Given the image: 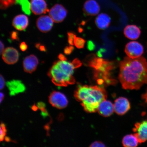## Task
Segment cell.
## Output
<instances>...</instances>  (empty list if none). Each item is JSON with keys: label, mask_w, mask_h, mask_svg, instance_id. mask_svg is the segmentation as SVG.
I'll return each instance as SVG.
<instances>
[{"label": "cell", "mask_w": 147, "mask_h": 147, "mask_svg": "<svg viewBox=\"0 0 147 147\" xmlns=\"http://www.w3.org/2000/svg\"><path fill=\"white\" fill-rule=\"evenodd\" d=\"M114 111L113 104L110 101L105 100L100 103L97 111L102 116L108 117L111 115Z\"/></svg>", "instance_id": "14"}, {"label": "cell", "mask_w": 147, "mask_h": 147, "mask_svg": "<svg viewBox=\"0 0 147 147\" xmlns=\"http://www.w3.org/2000/svg\"><path fill=\"white\" fill-rule=\"evenodd\" d=\"M5 84V79L4 78H3V77L1 75V77H0V84H1V85H0V88H1V90L4 88Z\"/></svg>", "instance_id": "30"}, {"label": "cell", "mask_w": 147, "mask_h": 147, "mask_svg": "<svg viewBox=\"0 0 147 147\" xmlns=\"http://www.w3.org/2000/svg\"><path fill=\"white\" fill-rule=\"evenodd\" d=\"M74 49V47L72 46L66 47L64 49V53L66 55H70Z\"/></svg>", "instance_id": "25"}, {"label": "cell", "mask_w": 147, "mask_h": 147, "mask_svg": "<svg viewBox=\"0 0 147 147\" xmlns=\"http://www.w3.org/2000/svg\"><path fill=\"white\" fill-rule=\"evenodd\" d=\"M38 64L37 58L34 55L26 57L23 62L24 70L26 72L31 73L36 70Z\"/></svg>", "instance_id": "13"}, {"label": "cell", "mask_w": 147, "mask_h": 147, "mask_svg": "<svg viewBox=\"0 0 147 147\" xmlns=\"http://www.w3.org/2000/svg\"><path fill=\"white\" fill-rule=\"evenodd\" d=\"M72 62L74 64L76 68L80 67L82 65L81 62L77 58L75 59Z\"/></svg>", "instance_id": "29"}, {"label": "cell", "mask_w": 147, "mask_h": 147, "mask_svg": "<svg viewBox=\"0 0 147 147\" xmlns=\"http://www.w3.org/2000/svg\"><path fill=\"white\" fill-rule=\"evenodd\" d=\"M4 95L3 93L1 92V94H0V98H1V102L3 100V98H4Z\"/></svg>", "instance_id": "36"}, {"label": "cell", "mask_w": 147, "mask_h": 147, "mask_svg": "<svg viewBox=\"0 0 147 147\" xmlns=\"http://www.w3.org/2000/svg\"><path fill=\"white\" fill-rule=\"evenodd\" d=\"M53 21L50 16H40L36 21V26L39 30L43 33L50 31L53 26Z\"/></svg>", "instance_id": "9"}, {"label": "cell", "mask_w": 147, "mask_h": 147, "mask_svg": "<svg viewBox=\"0 0 147 147\" xmlns=\"http://www.w3.org/2000/svg\"><path fill=\"white\" fill-rule=\"evenodd\" d=\"M6 129L5 125L1 123V135H0V140L1 141H3L4 140L5 135H6Z\"/></svg>", "instance_id": "24"}, {"label": "cell", "mask_w": 147, "mask_h": 147, "mask_svg": "<svg viewBox=\"0 0 147 147\" xmlns=\"http://www.w3.org/2000/svg\"><path fill=\"white\" fill-rule=\"evenodd\" d=\"M123 88L138 90L147 83V61L143 57H126L120 63L119 77Z\"/></svg>", "instance_id": "1"}, {"label": "cell", "mask_w": 147, "mask_h": 147, "mask_svg": "<svg viewBox=\"0 0 147 147\" xmlns=\"http://www.w3.org/2000/svg\"><path fill=\"white\" fill-rule=\"evenodd\" d=\"M69 45L73 46L74 45V42L76 35L74 33L70 32L67 33Z\"/></svg>", "instance_id": "23"}, {"label": "cell", "mask_w": 147, "mask_h": 147, "mask_svg": "<svg viewBox=\"0 0 147 147\" xmlns=\"http://www.w3.org/2000/svg\"><path fill=\"white\" fill-rule=\"evenodd\" d=\"M76 68L73 62L60 60L54 62L48 75L56 85L65 87L75 83V79L73 75Z\"/></svg>", "instance_id": "3"}, {"label": "cell", "mask_w": 147, "mask_h": 147, "mask_svg": "<svg viewBox=\"0 0 147 147\" xmlns=\"http://www.w3.org/2000/svg\"><path fill=\"white\" fill-rule=\"evenodd\" d=\"M83 10L86 16H95L100 12V7L95 0H87L84 3Z\"/></svg>", "instance_id": "11"}, {"label": "cell", "mask_w": 147, "mask_h": 147, "mask_svg": "<svg viewBox=\"0 0 147 147\" xmlns=\"http://www.w3.org/2000/svg\"><path fill=\"white\" fill-rule=\"evenodd\" d=\"M74 96L82 102L85 111L93 113L97 111L100 103L106 100L107 94L104 88L99 86L79 85Z\"/></svg>", "instance_id": "2"}, {"label": "cell", "mask_w": 147, "mask_h": 147, "mask_svg": "<svg viewBox=\"0 0 147 147\" xmlns=\"http://www.w3.org/2000/svg\"><path fill=\"white\" fill-rule=\"evenodd\" d=\"M125 51L129 57L135 59L141 56L144 52V49L138 42L132 41L127 44Z\"/></svg>", "instance_id": "4"}, {"label": "cell", "mask_w": 147, "mask_h": 147, "mask_svg": "<svg viewBox=\"0 0 147 147\" xmlns=\"http://www.w3.org/2000/svg\"><path fill=\"white\" fill-rule=\"evenodd\" d=\"M31 10L34 14H45L49 11L45 0H31Z\"/></svg>", "instance_id": "12"}, {"label": "cell", "mask_w": 147, "mask_h": 147, "mask_svg": "<svg viewBox=\"0 0 147 147\" xmlns=\"http://www.w3.org/2000/svg\"><path fill=\"white\" fill-rule=\"evenodd\" d=\"M8 87L11 95H15L18 94L23 93L25 90V85L21 81L13 80L7 82Z\"/></svg>", "instance_id": "15"}, {"label": "cell", "mask_w": 147, "mask_h": 147, "mask_svg": "<svg viewBox=\"0 0 147 147\" xmlns=\"http://www.w3.org/2000/svg\"><path fill=\"white\" fill-rule=\"evenodd\" d=\"M36 47L37 49H39L41 51H45L46 49L45 46L42 45L41 44L38 43L36 44Z\"/></svg>", "instance_id": "28"}, {"label": "cell", "mask_w": 147, "mask_h": 147, "mask_svg": "<svg viewBox=\"0 0 147 147\" xmlns=\"http://www.w3.org/2000/svg\"><path fill=\"white\" fill-rule=\"evenodd\" d=\"M0 45H1V55L2 54L3 51H4V45L1 41Z\"/></svg>", "instance_id": "34"}, {"label": "cell", "mask_w": 147, "mask_h": 147, "mask_svg": "<svg viewBox=\"0 0 147 147\" xmlns=\"http://www.w3.org/2000/svg\"><path fill=\"white\" fill-rule=\"evenodd\" d=\"M133 131L135 133L134 134L137 137L139 143L146 142L147 141V119L136 123Z\"/></svg>", "instance_id": "7"}, {"label": "cell", "mask_w": 147, "mask_h": 147, "mask_svg": "<svg viewBox=\"0 0 147 147\" xmlns=\"http://www.w3.org/2000/svg\"><path fill=\"white\" fill-rule=\"evenodd\" d=\"M29 23L28 18L24 14H20L15 17L12 25L16 30L22 31L26 28Z\"/></svg>", "instance_id": "16"}, {"label": "cell", "mask_w": 147, "mask_h": 147, "mask_svg": "<svg viewBox=\"0 0 147 147\" xmlns=\"http://www.w3.org/2000/svg\"><path fill=\"white\" fill-rule=\"evenodd\" d=\"M90 147H105V146L103 143L99 141H96L92 143Z\"/></svg>", "instance_id": "26"}, {"label": "cell", "mask_w": 147, "mask_h": 147, "mask_svg": "<svg viewBox=\"0 0 147 147\" xmlns=\"http://www.w3.org/2000/svg\"><path fill=\"white\" fill-rule=\"evenodd\" d=\"M115 111L117 115H123L125 114L130 109L129 101L126 98L120 97L115 101Z\"/></svg>", "instance_id": "10"}, {"label": "cell", "mask_w": 147, "mask_h": 147, "mask_svg": "<svg viewBox=\"0 0 147 147\" xmlns=\"http://www.w3.org/2000/svg\"><path fill=\"white\" fill-rule=\"evenodd\" d=\"M142 98L144 99L146 102L147 103V91L146 93L142 95Z\"/></svg>", "instance_id": "35"}, {"label": "cell", "mask_w": 147, "mask_h": 147, "mask_svg": "<svg viewBox=\"0 0 147 147\" xmlns=\"http://www.w3.org/2000/svg\"><path fill=\"white\" fill-rule=\"evenodd\" d=\"M141 30L135 25H128L124 29V34L126 37L132 40L138 39L140 35Z\"/></svg>", "instance_id": "17"}, {"label": "cell", "mask_w": 147, "mask_h": 147, "mask_svg": "<svg viewBox=\"0 0 147 147\" xmlns=\"http://www.w3.org/2000/svg\"><path fill=\"white\" fill-rule=\"evenodd\" d=\"M111 22V18L107 14L101 13L99 14L95 20L96 26L101 30H104L109 26Z\"/></svg>", "instance_id": "18"}, {"label": "cell", "mask_w": 147, "mask_h": 147, "mask_svg": "<svg viewBox=\"0 0 147 147\" xmlns=\"http://www.w3.org/2000/svg\"><path fill=\"white\" fill-rule=\"evenodd\" d=\"M17 0H0L1 8L3 10L6 9L16 3Z\"/></svg>", "instance_id": "21"}, {"label": "cell", "mask_w": 147, "mask_h": 147, "mask_svg": "<svg viewBox=\"0 0 147 147\" xmlns=\"http://www.w3.org/2000/svg\"><path fill=\"white\" fill-rule=\"evenodd\" d=\"M86 43V40L81 38L76 37L75 38L74 43L77 48L82 49L84 48V45Z\"/></svg>", "instance_id": "22"}, {"label": "cell", "mask_w": 147, "mask_h": 147, "mask_svg": "<svg viewBox=\"0 0 147 147\" xmlns=\"http://www.w3.org/2000/svg\"><path fill=\"white\" fill-rule=\"evenodd\" d=\"M139 143L138 140L135 134H131L125 136L122 141L123 146L125 147L137 146Z\"/></svg>", "instance_id": "19"}, {"label": "cell", "mask_w": 147, "mask_h": 147, "mask_svg": "<svg viewBox=\"0 0 147 147\" xmlns=\"http://www.w3.org/2000/svg\"><path fill=\"white\" fill-rule=\"evenodd\" d=\"M58 58L61 61H67V58L66 57L64 56V55L62 54H60L59 55Z\"/></svg>", "instance_id": "33"}, {"label": "cell", "mask_w": 147, "mask_h": 147, "mask_svg": "<svg viewBox=\"0 0 147 147\" xmlns=\"http://www.w3.org/2000/svg\"><path fill=\"white\" fill-rule=\"evenodd\" d=\"M49 102L54 107L59 109L65 108L68 103L65 95L57 91H54L51 94L49 97Z\"/></svg>", "instance_id": "5"}, {"label": "cell", "mask_w": 147, "mask_h": 147, "mask_svg": "<svg viewBox=\"0 0 147 147\" xmlns=\"http://www.w3.org/2000/svg\"><path fill=\"white\" fill-rule=\"evenodd\" d=\"M11 39L13 40H16L18 41L19 40L18 36V33L16 31H13L11 33Z\"/></svg>", "instance_id": "27"}, {"label": "cell", "mask_w": 147, "mask_h": 147, "mask_svg": "<svg viewBox=\"0 0 147 147\" xmlns=\"http://www.w3.org/2000/svg\"><path fill=\"white\" fill-rule=\"evenodd\" d=\"M67 13V10L63 5H55L49 11V16L53 21L56 23L61 22L65 19Z\"/></svg>", "instance_id": "6"}, {"label": "cell", "mask_w": 147, "mask_h": 147, "mask_svg": "<svg viewBox=\"0 0 147 147\" xmlns=\"http://www.w3.org/2000/svg\"><path fill=\"white\" fill-rule=\"evenodd\" d=\"M95 47V45L92 42L89 41L88 42V47L90 50L92 51L93 50Z\"/></svg>", "instance_id": "32"}, {"label": "cell", "mask_w": 147, "mask_h": 147, "mask_svg": "<svg viewBox=\"0 0 147 147\" xmlns=\"http://www.w3.org/2000/svg\"><path fill=\"white\" fill-rule=\"evenodd\" d=\"M20 49L22 51H24L27 49V45L25 42H23L20 45Z\"/></svg>", "instance_id": "31"}, {"label": "cell", "mask_w": 147, "mask_h": 147, "mask_svg": "<svg viewBox=\"0 0 147 147\" xmlns=\"http://www.w3.org/2000/svg\"><path fill=\"white\" fill-rule=\"evenodd\" d=\"M2 58L5 63L9 64H13L18 61L19 53L18 51L13 47H7L2 53Z\"/></svg>", "instance_id": "8"}, {"label": "cell", "mask_w": 147, "mask_h": 147, "mask_svg": "<svg viewBox=\"0 0 147 147\" xmlns=\"http://www.w3.org/2000/svg\"><path fill=\"white\" fill-rule=\"evenodd\" d=\"M16 3L21 5L22 10L28 16L31 14L30 3L28 0H17Z\"/></svg>", "instance_id": "20"}]
</instances>
